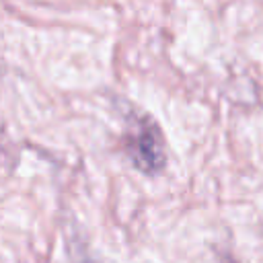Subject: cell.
Here are the masks:
<instances>
[{
	"instance_id": "1",
	"label": "cell",
	"mask_w": 263,
	"mask_h": 263,
	"mask_svg": "<svg viewBox=\"0 0 263 263\" xmlns=\"http://www.w3.org/2000/svg\"><path fill=\"white\" fill-rule=\"evenodd\" d=\"M138 132L140 134L134 140V148H129L132 150V158L140 168H144L148 173H154L164 162V152H162V146H160L158 129L154 125H150V121H148Z\"/></svg>"
}]
</instances>
